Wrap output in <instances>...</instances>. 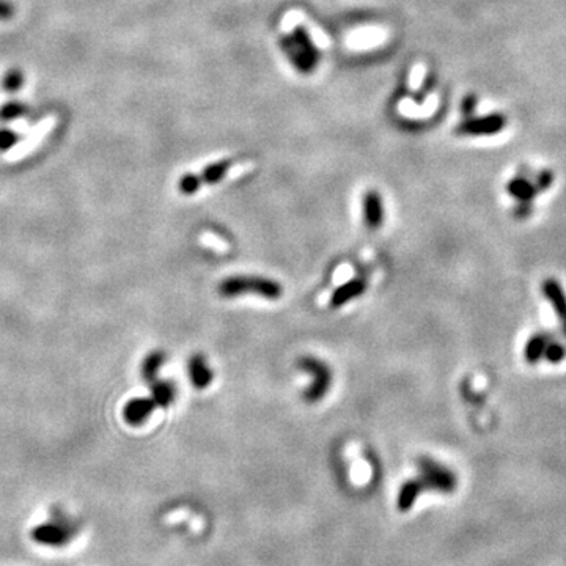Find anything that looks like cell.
<instances>
[{
	"instance_id": "7a4b0ae2",
	"label": "cell",
	"mask_w": 566,
	"mask_h": 566,
	"mask_svg": "<svg viewBox=\"0 0 566 566\" xmlns=\"http://www.w3.org/2000/svg\"><path fill=\"white\" fill-rule=\"evenodd\" d=\"M297 368L310 375V384L304 390V399L307 403H318L319 399L328 395L330 386H332V370L324 360L313 356H304L297 360Z\"/></svg>"
},
{
	"instance_id": "e0dca14e",
	"label": "cell",
	"mask_w": 566,
	"mask_h": 566,
	"mask_svg": "<svg viewBox=\"0 0 566 566\" xmlns=\"http://www.w3.org/2000/svg\"><path fill=\"white\" fill-rule=\"evenodd\" d=\"M22 82H24V77L19 71H10L3 79V87L7 91H16L19 90Z\"/></svg>"
},
{
	"instance_id": "ac0fdd59",
	"label": "cell",
	"mask_w": 566,
	"mask_h": 566,
	"mask_svg": "<svg viewBox=\"0 0 566 566\" xmlns=\"http://www.w3.org/2000/svg\"><path fill=\"white\" fill-rule=\"evenodd\" d=\"M545 356L547 357L549 362L556 364V362H560V360H562V359L565 357V351H563L562 346L556 345V343H554V345H547V346H546Z\"/></svg>"
},
{
	"instance_id": "6da1fadb",
	"label": "cell",
	"mask_w": 566,
	"mask_h": 566,
	"mask_svg": "<svg viewBox=\"0 0 566 566\" xmlns=\"http://www.w3.org/2000/svg\"><path fill=\"white\" fill-rule=\"evenodd\" d=\"M217 291L222 297L232 299V297L255 294L265 299L276 301L282 297L283 288L276 280L263 276H230L222 280L217 287Z\"/></svg>"
},
{
	"instance_id": "9a60e30c",
	"label": "cell",
	"mask_w": 566,
	"mask_h": 566,
	"mask_svg": "<svg viewBox=\"0 0 566 566\" xmlns=\"http://www.w3.org/2000/svg\"><path fill=\"white\" fill-rule=\"evenodd\" d=\"M202 187V182L198 180V175H185L180 180V191L186 196H192Z\"/></svg>"
},
{
	"instance_id": "3957f363",
	"label": "cell",
	"mask_w": 566,
	"mask_h": 566,
	"mask_svg": "<svg viewBox=\"0 0 566 566\" xmlns=\"http://www.w3.org/2000/svg\"><path fill=\"white\" fill-rule=\"evenodd\" d=\"M419 480L425 489L450 494L456 488L455 473L431 458L419 460Z\"/></svg>"
},
{
	"instance_id": "30bf717a",
	"label": "cell",
	"mask_w": 566,
	"mask_h": 566,
	"mask_svg": "<svg viewBox=\"0 0 566 566\" xmlns=\"http://www.w3.org/2000/svg\"><path fill=\"white\" fill-rule=\"evenodd\" d=\"M176 397L175 386L169 381H153L151 382V398L159 408H167Z\"/></svg>"
},
{
	"instance_id": "4fadbf2b",
	"label": "cell",
	"mask_w": 566,
	"mask_h": 566,
	"mask_svg": "<svg viewBox=\"0 0 566 566\" xmlns=\"http://www.w3.org/2000/svg\"><path fill=\"white\" fill-rule=\"evenodd\" d=\"M228 169H230V162L228 161H222V162H214L208 165V167H205L202 173L198 175V180L203 185H216V182H219L224 176L227 175Z\"/></svg>"
},
{
	"instance_id": "2e32d148",
	"label": "cell",
	"mask_w": 566,
	"mask_h": 566,
	"mask_svg": "<svg viewBox=\"0 0 566 566\" xmlns=\"http://www.w3.org/2000/svg\"><path fill=\"white\" fill-rule=\"evenodd\" d=\"M27 112V107L19 104V102H10V104L3 106L2 111H0V118L2 120H15L21 115H24Z\"/></svg>"
},
{
	"instance_id": "52a82bcc",
	"label": "cell",
	"mask_w": 566,
	"mask_h": 566,
	"mask_svg": "<svg viewBox=\"0 0 566 566\" xmlns=\"http://www.w3.org/2000/svg\"><path fill=\"white\" fill-rule=\"evenodd\" d=\"M365 288H367V285H365L362 279L348 280V282L340 285V287H337L332 291V294H330V299H329L330 308H341L346 304H350L351 301L357 299V297H360L365 293Z\"/></svg>"
},
{
	"instance_id": "d6986e66",
	"label": "cell",
	"mask_w": 566,
	"mask_h": 566,
	"mask_svg": "<svg viewBox=\"0 0 566 566\" xmlns=\"http://www.w3.org/2000/svg\"><path fill=\"white\" fill-rule=\"evenodd\" d=\"M16 142H18V135L15 133H11L8 129L0 131V150H8V148L13 147Z\"/></svg>"
},
{
	"instance_id": "5b68a950",
	"label": "cell",
	"mask_w": 566,
	"mask_h": 566,
	"mask_svg": "<svg viewBox=\"0 0 566 566\" xmlns=\"http://www.w3.org/2000/svg\"><path fill=\"white\" fill-rule=\"evenodd\" d=\"M364 222L370 230H377L384 222V203L379 192L368 191L362 198Z\"/></svg>"
},
{
	"instance_id": "9c48e42d",
	"label": "cell",
	"mask_w": 566,
	"mask_h": 566,
	"mask_svg": "<svg viewBox=\"0 0 566 566\" xmlns=\"http://www.w3.org/2000/svg\"><path fill=\"white\" fill-rule=\"evenodd\" d=\"M425 489L419 478H411L408 482H404L402 484V488L398 491L397 497V507L402 513L409 511L411 508L414 507L415 500L419 499V496L422 494V491Z\"/></svg>"
},
{
	"instance_id": "ffe728a7",
	"label": "cell",
	"mask_w": 566,
	"mask_h": 566,
	"mask_svg": "<svg viewBox=\"0 0 566 566\" xmlns=\"http://www.w3.org/2000/svg\"><path fill=\"white\" fill-rule=\"evenodd\" d=\"M11 15H13V13H11L10 5L0 2V19H8Z\"/></svg>"
},
{
	"instance_id": "277c9868",
	"label": "cell",
	"mask_w": 566,
	"mask_h": 566,
	"mask_svg": "<svg viewBox=\"0 0 566 566\" xmlns=\"http://www.w3.org/2000/svg\"><path fill=\"white\" fill-rule=\"evenodd\" d=\"M32 540L38 545L49 547L66 546L73 540L74 529L70 524L63 522H46L33 527L30 531Z\"/></svg>"
},
{
	"instance_id": "8992f818",
	"label": "cell",
	"mask_w": 566,
	"mask_h": 566,
	"mask_svg": "<svg viewBox=\"0 0 566 566\" xmlns=\"http://www.w3.org/2000/svg\"><path fill=\"white\" fill-rule=\"evenodd\" d=\"M187 375L192 386L198 390H205L214 381V373L209 368L207 359L202 354H192L187 360Z\"/></svg>"
},
{
	"instance_id": "ba28073f",
	"label": "cell",
	"mask_w": 566,
	"mask_h": 566,
	"mask_svg": "<svg viewBox=\"0 0 566 566\" xmlns=\"http://www.w3.org/2000/svg\"><path fill=\"white\" fill-rule=\"evenodd\" d=\"M158 406L153 402V398H133L131 402L124 406L123 415L124 420L129 423V425L137 426L145 423L150 419L153 411L156 409Z\"/></svg>"
},
{
	"instance_id": "7c38bea8",
	"label": "cell",
	"mask_w": 566,
	"mask_h": 566,
	"mask_svg": "<svg viewBox=\"0 0 566 566\" xmlns=\"http://www.w3.org/2000/svg\"><path fill=\"white\" fill-rule=\"evenodd\" d=\"M165 362V356L162 351H153L148 354L144 360V365H142V376L145 377L148 382L156 381L159 370Z\"/></svg>"
},
{
	"instance_id": "8fae6325",
	"label": "cell",
	"mask_w": 566,
	"mask_h": 566,
	"mask_svg": "<svg viewBox=\"0 0 566 566\" xmlns=\"http://www.w3.org/2000/svg\"><path fill=\"white\" fill-rule=\"evenodd\" d=\"M545 294L547 296V299L552 302V305L556 307L558 317L566 323V297L562 288H560V285L557 282H554V280H547L545 283Z\"/></svg>"
},
{
	"instance_id": "5bb4252c",
	"label": "cell",
	"mask_w": 566,
	"mask_h": 566,
	"mask_svg": "<svg viewBox=\"0 0 566 566\" xmlns=\"http://www.w3.org/2000/svg\"><path fill=\"white\" fill-rule=\"evenodd\" d=\"M546 346H547V341L545 339V335L534 337V339L527 343V346H525V357H527L529 362L535 364L536 360H538L543 354H545Z\"/></svg>"
}]
</instances>
